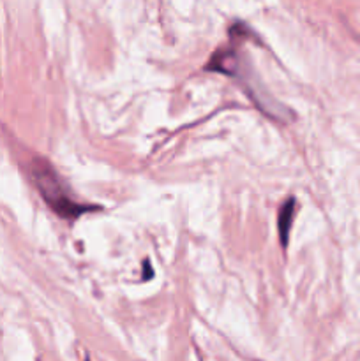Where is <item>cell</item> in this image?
<instances>
[{
	"mask_svg": "<svg viewBox=\"0 0 360 361\" xmlns=\"http://www.w3.org/2000/svg\"><path fill=\"white\" fill-rule=\"evenodd\" d=\"M30 176L32 182L35 183L37 190L41 192L42 200L49 204L56 215L67 221H74V219L81 217L87 212L97 210L99 207L94 204H81L71 197L67 185L64 180L60 178L59 173L55 171L52 164L44 159H34L30 164Z\"/></svg>",
	"mask_w": 360,
	"mask_h": 361,
	"instance_id": "cell-1",
	"label": "cell"
},
{
	"mask_svg": "<svg viewBox=\"0 0 360 361\" xmlns=\"http://www.w3.org/2000/svg\"><path fill=\"white\" fill-rule=\"evenodd\" d=\"M293 214H295V197H289L284 204H282L281 212H279V236H281L282 245L286 247L288 243V236H289V228H292V221H293Z\"/></svg>",
	"mask_w": 360,
	"mask_h": 361,
	"instance_id": "cell-2",
	"label": "cell"
}]
</instances>
